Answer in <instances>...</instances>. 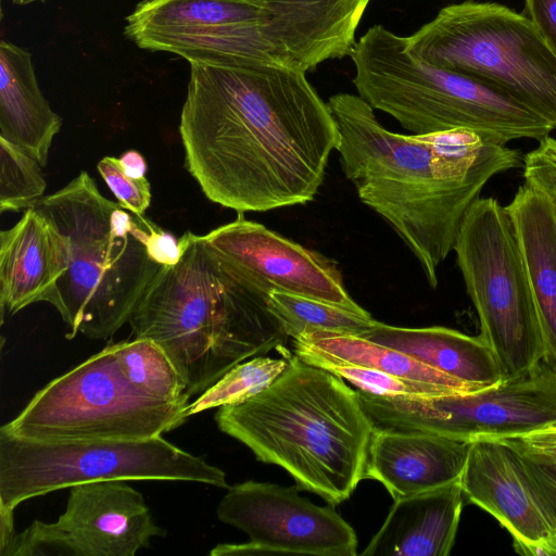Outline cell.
<instances>
[{"instance_id": "d4e9b609", "label": "cell", "mask_w": 556, "mask_h": 556, "mask_svg": "<svg viewBox=\"0 0 556 556\" xmlns=\"http://www.w3.org/2000/svg\"><path fill=\"white\" fill-rule=\"evenodd\" d=\"M269 311L280 321L289 338L302 333L326 331L361 336L376 320L344 307L293 293L273 291L267 299Z\"/></svg>"}, {"instance_id": "e575fe53", "label": "cell", "mask_w": 556, "mask_h": 556, "mask_svg": "<svg viewBox=\"0 0 556 556\" xmlns=\"http://www.w3.org/2000/svg\"><path fill=\"white\" fill-rule=\"evenodd\" d=\"M520 457L556 517V464L534 462L522 455Z\"/></svg>"}, {"instance_id": "603a6c76", "label": "cell", "mask_w": 556, "mask_h": 556, "mask_svg": "<svg viewBox=\"0 0 556 556\" xmlns=\"http://www.w3.org/2000/svg\"><path fill=\"white\" fill-rule=\"evenodd\" d=\"M506 208L515 226L548 359L556 364V203L525 182Z\"/></svg>"}, {"instance_id": "8992f818", "label": "cell", "mask_w": 556, "mask_h": 556, "mask_svg": "<svg viewBox=\"0 0 556 556\" xmlns=\"http://www.w3.org/2000/svg\"><path fill=\"white\" fill-rule=\"evenodd\" d=\"M350 58L357 94L415 135L465 128L507 144L516 139L540 140L553 130L505 92L416 58L406 37L382 25L367 29Z\"/></svg>"}, {"instance_id": "836d02e7", "label": "cell", "mask_w": 556, "mask_h": 556, "mask_svg": "<svg viewBox=\"0 0 556 556\" xmlns=\"http://www.w3.org/2000/svg\"><path fill=\"white\" fill-rule=\"evenodd\" d=\"M148 252L159 265L173 266L180 258L181 247L179 239L154 224L148 239Z\"/></svg>"}, {"instance_id": "d6986e66", "label": "cell", "mask_w": 556, "mask_h": 556, "mask_svg": "<svg viewBox=\"0 0 556 556\" xmlns=\"http://www.w3.org/2000/svg\"><path fill=\"white\" fill-rule=\"evenodd\" d=\"M67 268V247L54 224L35 207L24 211L0 232V305L2 315L47 302Z\"/></svg>"}, {"instance_id": "5b68a950", "label": "cell", "mask_w": 556, "mask_h": 556, "mask_svg": "<svg viewBox=\"0 0 556 556\" xmlns=\"http://www.w3.org/2000/svg\"><path fill=\"white\" fill-rule=\"evenodd\" d=\"M33 207L66 241L67 268L47 301L66 325V338L112 337L161 267L148 252L154 223L104 198L85 170Z\"/></svg>"}, {"instance_id": "7c38bea8", "label": "cell", "mask_w": 556, "mask_h": 556, "mask_svg": "<svg viewBox=\"0 0 556 556\" xmlns=\"http://www.w3.org/2000/svg\"><path fill=\"white\" fill-rule=\"evenodd\" d=\"M266 20L253 0H142L126 17L124 34L141 49L189 63L283 64L265 37Z\"/></svg>"}, {"instance_id": "277c9868", "label": "cell", "mask_w": 556, "mask_h": 556, "mask_svg": "<svg viewBox=\"0 0 556 556\" xmlns=\"http://www.w3.org/2000/svg\"><path fill=\"white\" fill-rule=\"evenodd\" d=\"M215 421L258 460L285 469L299 490L330 504L346 501L365 479L375 426L358 392L296 355L265 390L218 407Z\"/></svg>"}, {"instance_id": "5bb4252c", "label": "cell", "mask_w": 556, "mask_h": 556, "mask_svg": "<svg viewBox=\"0 0 556 556\" xmlns=\"http://www.w3.org/2000/svg\"><path fill=\"white\" fill-rule=\"evenodd\" d=\"M298 491L296 485L253 480L228 488L217 506V517L243 531L250 541L218 544L210 554L356 556V533L334 505L317 506Z\"/></svg>"}, {"instance_id": "83f0119b", "label": "cell", "mask_w": 556, "mask_h": 556, "mask_svg": "<svg viewBox=\"0 0 556 556\" xmlns=\"http://www.w3.org/2000/svg\"><path fill=\"white\" fill-rule=\"evenodd\" d=\"M46 186L42 166L0 136V212L33 207L43 197Z\"/></svg>"}, {"instance_id": "ac0fdd59", "label": "cell", "mask_w": 556, "mask_h": 556, "mask_svg": "<svg viewBox=\"0 0 556 556\" xmlns=\"http://www.w3.org/2000/svg\"><path fill=\"white\" fill-rule=\"evenodd\" d=\"M471 442L439 434L375 428L365 479L396 501L459 480Z\"/></svg>"}, {"instance_id": "ba28073f", "label": "cell", "mask_w": 556, "mask_h": 556, "mask_svg": "<svg viewBox=\"0 0 556 556\" xmlns=\"http://www.w3.org/2000/svg\"><path fill=\"white\" fill-rule=\"evenodd\" d=\"M453 251L476 308L480 337L503 380L548 359L516 230L506 206L478 198L466 212Z\"/></svg>"}, {"instance_id": "52a82bcc", "label": "cell", "mask_w": 556, "mask_h": 556, "mask_svg": "<svg viewBox=\"0 0 556 556\" xmlns=\"http://www.w3.org/2000/svg\"><path fill=\"white\" fill-rule=\"evenodd\" d=\"M406 46L425 62L505 92L556 130V51L522 13L495 2L451 4Z\"/></svg>"}, {"instance_id": "ffe728a7", "label": "cell", "mask_w": 556, "mask_h": 556, "mask_svg": "<svg viewBox=\"0 0 556 556\" xmlns=\"http://www.w3.org/2000/svg\"><path fill=\"white\" fill-rule=\"evenodd\" d=\"M459 480L394 501L362 555L447 556L463 509Z\"/></svg>"}, {"instance_id": "484cf974", "label": "cell", "mask_w": 556, "mask_h": 556, "mask_svg": "<svg viewBox=\"0 0 556 556\" xmlns=\"http://www.w3.org/2000/svg\"><path fill=\"white\" fill-rule=\"evenodd\" d=\"M124 376L144 393L168 402L188 400L187 386L166 352L153 340L112 343Z\"/></svg>"}, {"instance_id": "8d00e7d4", "label": "cell", "mask_w": 556, "mask_h": 556, "mask_svg": "<svg viewBox=\"0 0 556 556\" xmlns=\"http://www.w3.org/2000/svg\"><path fill=\"white\" fill-rule=\"evenodd\" d=\"M14 4L17 5H27L36 2H45L47 0H11Z\"/></svg>"}, {"instance_id": "f1b7e54d", "label": "cell", "mask_w": 556, "mask_h": 556, "mask_svg": "<svg viewBox=\"0 0 556 556\" xmlns=\"http://www.w3.org/2000/svg\"><path fill=\"white\" fill-rule=\"evenodd\" d=\"M298 357L341 377L361 391L377 395L432 396L455 393L443 386L401 378L368 367L334 363L316 355Z\"/></svg>"}, {"instance_id": "44dd1931", "label": "cell", "mask_w": 556, "mask_h": 556, "mask_svg": "<svg viewBox=\"0 0 556 556\" xmlns=\"http://www.w3.org/2000/svg\"><path fill=\"white\" fill-rule=\"evenodd\" d=\"M62 118L48 103L37 81L31 54L10 41H0V136L48 163Z\"/></svg>"}, {"instance_id": "30bf717a", "label": "cell", "mask_w": 556, "mask_h": 556, "mask_svg": "<svg viewBox=\"0 0 556 556\" xmlns=\"http://www.w3.org/2000/svg\"><path fill=\"white\" fill-rule=\"evenodd\" d=\"M188 400L168 402L134 386L112 343L40 389L0 429L35 440H140L182 425Z\"/></svg>"}, {"instance_id": "4dcf8cb0", "label": "cell", "mask_w": 556, "mask_h": 556, "mask_svg": "<svg viewBox=\"0 0 556 556\" xmlns=\"http://www.w3.org/2000/svg\"><path fill=\"white\" fill-rule=\"evenodd\" d=\"M525 182L556 203V138L547 135L522 157Z\"/></svg>"}, {"instance_id": "d6a6232c", "label": "cell", "mask_w": 556, "mask_h": 556, "mask_svg": "<svg viewBox=\"0 0 556 556\" xmlns=\"http://www.w3.org/2000/svg\"><path fill=\"white\" fill-rule=\"evenodd\" d=\"M527 16L556 51V0H525Z\"/></svg>"}, {"instance_id": "f546056e", "label": "cell", "mask_w": 556, "mask_h": 556, "mask_svg": "<svg viewBox=\"0 0 556 556\" xmlns=\"http://www.w3.org/2000/svg\"><path fill=\"white\" fill-rule=\"evenodd\" d=\"M98 170L111 189L117 202L127 211L142 215L151 203V187L144 177L128 176L119 159L105 156L98 164Z\"/></svg>"}, {"instance_id": "7a4b0ae2", "label": "cell", "mask_w": 556, "mask_h": 556, "mask_svg": "<svg viewBox=\"0 0 556 556\" xmlns=\"http://www.w3.org/2000/svg\"><path fill=\"white\" fill-rule=\"evenodd\" d=\"M337 151L358 198L397 232L431 288L462 220L494 176L522 167L519 151L473 130L402 135L384 128L358 94L328 100Z\"/></svg>"}, {"instance_id": "6da1fadb", "label": "cell", "mask_w": 556, "mask_h": 556, "mask_svg": "<svg viewBox=\"0 0 556 556\" xmlns=\"http://www.w3.org/2000/svg\"><path fill=\"white\" fill-rule=\"evenodd\" d=\"M179 135L204 195L237 213L313 201L340 139L306 72L280 63L190 62Z\"/></svg>"}, {"instance_id": "1f68e13d", "label": "cell", "mask_w": 556, "mask_h": 556, "mask_svg": "<svg viewBox=\"0 0 556 556\" xmlns=\"http://www.w3.org/2000/svg\"><path fill=\"white\" fill-rule=\"evenodd\" d=\"M497 440L505 442L529 459L556 464V424L521 435Z\"/></svg>"}, {"instance_id": "4316f807", "label": "cell", "mask_w": 556, "mask_h": 556, "mask_svg": "<svg viewBox=\"0 0 556 556\" xmlns=\"http://www.w3.org/2000/svg\"><path fill=\"white\" fill-rule=\"evenodd\" d=\"M287 366L288 359L265 355L242 362L229 369L190 403L187 406L186 416L189 418L211 408L245 402L270 386Z\"/></svg>"}, {"instance_id": "3957f363", "label": "cell", "mask_w": 556, "mask_h": 556, "mask_svg": "<svg viewBox=\"0 0 556 556\" xmlns=\"http://www.w3.org/2000/svg\"><path fill=\"white\" fill-rule=\"evenodd\" d=\"M179 244L178 263L157 269L128 323L135 338L166 352L192 396L245 359L283 348L289 337L268 296L236 277L203 236L186 231Z\"/></svg>"}, {"instance_id": "7402d4cb", "label": "cell", "mask_w": 556, "mask_h": 556, "mask_svg": "<svg viewBox=\"0 0 556 556\" xmlns=\"http://www.w3.org/2000/svg\"><path fill=\"white\" fill-rule=\"evenodd\" d=\"M358 337L403 352L476 391L503 380L495 356L480 336L440 326L403 328L376 320Z\"/></svg>"}, {"instance_id": "2e32d148", "label": "cell", "mask_w": 556, "mask_h": 556, "mask_svg": "<svg viewBox=\"0 0 556 556\" xmlns=\"http://www.w3.org/2000/svg\"><path fill=\"white\" fill-rule=\"evenodd\" d=\"M459 482L464 496L509 532L516 552L556 556V517L511 446L472 441Z\"/></svg>"}, {"instance_id": "9a60e30c", "label": "cell", "mask_w": 556, "mask_h": 556, "mask_svg": "<svg viewBox=\"0 0 556 556\" xmlns=\"http://www.w3.org/2000/svg\"><path fill=\"white\" fill-rule=\"evenodd\" d=\"M203 238L236 277L266 296L273 291L293 293L369 315L350 296L331 260L247 219L243 213Z\"/></svg>"}, {"instance_id": "8fae6325", "label": "cell", "mask_w": 556, "mask_h": 556, "mask_svg": "<svg viewBox=\"0 0 556 556\" xmlns=\"http://www.w3.org/2000/svg\"><path fill=\"white\" fill-rule=\"evenodd\" d=\"M377 429L439 434L472 442L521 435L556 424V364L467 393L389 396L357 390Z\"/></svg>"}, {"instance_id": "cb8c5ba5", "label": "cell", "mask_w": 556, "mask_h": 556, "mask_svg": "<svg viewBox=\"0 0 556 556\" xmlns=\"http://www.w3.org/2000/svg\"><path fill=\"white\" fill-rule=\"evenodd\" d=\"M294 355H316L325 359L372 368L401 378L434 383L455 393L476 391L466 383L403 353L365 338L326 331L293 339Z\"/></svg>"}, {"instance_id": "4fadbf2b", "label": "cell", "mask_w": 556, "mask_h": 556, "mask_svg": "<svg viewBox=\"0 0 556 556\" xmlns=\"http://www.w3.org/2000/svg\"><path fill=\"white\" fill-rule=\"evenodd\" d=\"M142 494L125 480L70 488L65 511L56 521L35 520L0 548L1 556H134L164 536Z\"/></svg>"}, {"instance_id": "9c48e42d", "label": "cell", "mask_w": 556, "mask_h": 556, "mask_svg": "<svg viewBox=\"0 0 556 556\" xmlns=\"http://www.w3.org/2000/svg\"><path fill=\"white\" fill-rule=\"evenodd\" d=\"M191 481L229 488L226 473L162 435L140 440H35L0 429V511L76 484Z\"/></svg>"}, {"instance_id": "d590c367", "label": "cell", "mask_w": 556, "mask_h": 556, "mask_svg": "<svg viewBox=\"0 0 556 556\" xmlns=\"http://www.w3.org/2000/svg\"><path fill=\"white\" fill-rule=\"evenodd\" d=\"M119 162L128 176L132 178L144 177L147 163L140 152L136 150H128L122 154Z\"/></svg>"}, {"instance_id": "e0dca14e", "label": "cell", "mask_w": 556, "mask_h": 556, "mask_svg": "<svg viewBox=\"0 0 556 556\" xmlns=\"http://www.w3.org/2000/svg\"><path fill=\"white\" fill-rule=\"evenodd\" d=\"M267 12L265 37L277 58L304 72L350 56L370 0H253Z\"/></svg>"}]
</instances>
